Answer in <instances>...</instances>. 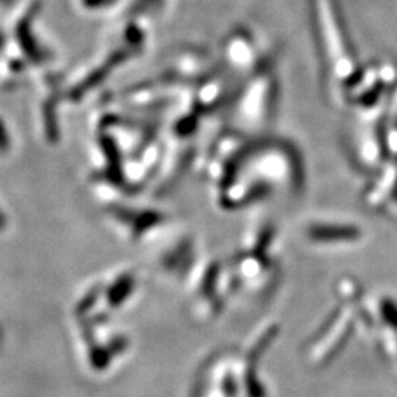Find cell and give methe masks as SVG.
I'll return each mask as SVG.
<instances>
[{
	"mask_svg": "<svg viewBox=\"0 0 397 397\" xmlns=\"http://www.w3.org/2000/svg\"><path fill=\"white\" fill-rule=\"evenodd\" d=\"M115 0H83L84 6H87L89 9H96V8H103L108 6L110 3H114Z\"/></svg>",
	"mask_w": 397,
	"mask_h": 397,
	"instance_id": "cell-2",
	"label": "cell"
},
{
	"mask_svg": "<svg viewBox=\"0 0 397 397\" xmlns=\"http://www.w3.org/2000/svg\"><path fill=\"white\" fill-rule=\"evenodd\" d=\"M30 18L24 19L18 26V40L21 47L33 60H40L42 59V52L40 49L35 44V39L31 34V26H30Z\"/></svg>",
	"mask_w": 397,
	"mask_h": 397,
	"instance_id": "cell-1",
	"label": "cell"
},
{
	"mask_svg": "<svg viewBox=\"0 0 397 397\" xmlns=\"http://www.w3.org/2000/svg\"><path fill=\"white\" fill-rule=\"evenodd\" d=\"M0 3L5 5V6H9V5L14 3V0H0Z\"/></svg>",
	"mask_w": 397,
	"mask_h": 397,
	"instance_id": "cell-4",
	"label": "cell"
},
{
	"mask_svg": "<svg viewBox=\"0 0 397 397\" xmlns=\"http://www.w3.org/2000/svg\"><path fill=\"white\" fill-rule=\"evenodd\" d=\"M2 42H3V39H2V35H0V44H2Z\"/></svg>",
	"mask_w": 397,
	"mask_h": 397,
	"instance_id": "cell-5",
	"label": "cell"
},
{
	"mask_svg": "<svg viewBox=\"0 0 397 397\" xmlns=\"http://www.w3.org/2000/svg\"><path fill=\"white\" fill-rule=\"evenodd\" d=\"M155 0H140V3H139V6L143 9V8H146V6H149L151 3H153Z\"/></svg>",
	"mask_w": 397,
	"mask_h": 397,
	"instance_id": "cell-3",
	"label": "cell"
}]
</instances>
